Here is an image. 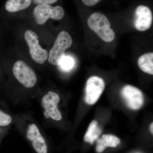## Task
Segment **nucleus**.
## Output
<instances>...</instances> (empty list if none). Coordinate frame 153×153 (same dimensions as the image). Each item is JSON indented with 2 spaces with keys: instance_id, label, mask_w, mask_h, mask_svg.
<instances>
[{
  "instance_id": "obj_1",
  "label": "nucleus",
  "mask_w": 153,
  "mask_h": 153,
  "mask_svg": "<svg viewBox=\"0 0 153 153\" xmlns=\"http://www.w3.org/2000/svg\"><path fill=\"white\" fill-rule=\"evenodd\" d=\"M87 25L103 41L110 42L114 40V31L111 28L109 20L103 14L99 13L91 14L88 19Z\"/></svg>"
},
{
  "instance_id": "obj_2",
  "label": "nucleus",
  "mask_w": 153,
  "mask_h": 153,
  "mask_svg": "<svg viewBox=\"0 0 153 153\" xmlns=\"http://www.w3.org/2000/svg\"><path fill=\"white\" fill-rule=\"evenodd\" d=\"M72 44V39L70 34L65 31L60 32L49 51L48 58L49 63L54 66L59 65L60 60L65 56V51Z\"/></svg>"
},
{
  "instance_id": "obj_3",
  "label": "nucleus",
  "mask_w": 153,
  "mask_h": 153,
  "mask_svg": "<svg viewBox=\"0 0 153 153\" xmlns=\"http://www.w3.org/2000/svg\"><path fill=\"white\" fill-rule=\"evenodd\" d=\"M13 72L15 78L20 84L27 88L35 86L38 80L35 71L26 62L18 60L13 67Z\"/></svg>"
},
{
  "instance_id": "obj_4",
  "label": "nucleus",
  "mask_w": 153,
  "mask_h": 153,
  "mask_svg": "<svg viewBox=\"0 0 153 153\" xmlns=\"http://www.w3.org/2000/svg\"><path fill=\"white\" fill-rule=\"evenodd\" d=\"M24 37L33 61L38 64H44L48 60L49 54L47 50L40 46L37 34L33 30H28L25 31Z\"/></svg>"
},
{
  "instance_id": "obj_5",
  "label": "nucleus",
  "mask_w": 153,
  "mask_h": 153,
  "mask_svg": "<svg viewBox=\"0 0 153 153\" xmlns=\"http://www.w3.org/2000/svg\"><path fill=\"white\" fill-rule=\"evenodd\" d=\"M64 10L62 7H52L49 4L38 5L34 9L33 15L35 22L37 25H43L51 19L60 20L64 16Z\"/></svg>"
},
{
  "instance_id": "obj_6",
  "label": "nucleus",
  "mask_w": 153,
  "mask_h": 153,
  "mask_svg": "<svg viewBox=\"0 0 153 153\" xmlns=\"http://www.w3.org/2000/svg\"><path fill=\"white\" fill-rule=\"evenodd\" d=\"M60 98L56 92L49 91L42 97L41 105L44 109V114L46 119L60 121L62 119L61 112L58 109V104Z\"/></svg>"
},
{
  "instance_id": "obj_7",
  "label": "nucleus",
  "mask_w": 153,
  "mask_h": 153,
  "mask_svg": "<svg viewBox=\"0 0 153 153\" xmlns=\"http://www.w3.org/2000/svg\"><path fill=\"white\" fill-rule=\"evenodd\" d=\"M105 87L104 80L101 77L96 76L89 77L85 86V102L91 105L95 103L103 92Z\"/></svg>"
},
{
  "instance_id": "obj_8",
  "label": "nucleus",
  "mask_w": 153,
  "mask_h": 153,
  "mask_svg": "<svg viewBox=\"0 0 153 153\" xmlns=\"http://www.w3.org/2000/svg\"><path fill=\"white\" fill-rule=\"evenodd\" d=\"M121 94L127 106L133 110H137L143 106L144 97L140 89L132 85H127L124 86Z\"/></svg>"
},
{
  "instance_id": "obj_9",
  "label": "nucleus",
  "mask_w": 153,
  "mask_h": 153,
  "mask_svg": "<svg viewBox=\"0 0 153 153\" xmlns=\"http://www.w3.org/2000/svg\"><path fill=\"white\" fill-rule=\"evenodd\" d=\"M153 21L152 11L146 6L137 7L135 12L134 26L138 31L144 32L151 27Z\"/></svg>"
},
{
  "instance_id": "obj_10",
  "label": "nucleus",
  "mask_w": 153,
  "mask_h": 153,
  "mask_svg": "<svg viewBox=\"0 0 153 153\" xmlns=\"http://www.w3.org/2000/svg\"><path fill=\"white\" fill-rule=\"evenodd\" d=\"M27 137L32 143L34 149L38 153H47L48 148L45 139L41 134L39 128L35 124L28 126Z\"/></svg>"
},
{
  "instance_id": "obj_11",
  "label": "nucleus",
  "mask_w": 153,
  "mask_h": 153,
  "mask_svg": "<svg viewBox=\"0 0 153 153\" xmlns=\"http://www.w3.org/2000/svg\"><path fill=\"white\" fill-rule=\"evenodd\" d=\"M120 143V139L115 136L104 134L97 140L96 151L97 153H101L106 148L116 147Z\"/></svg>"
},
{
  "instance_id": "obj_12",
  "label": "nucleus",
  "mask_w": 153,
  "mask_h": 153,
  "mask_svg": "<svg viewBox=\"0 0 153 153\" xmlns=\"http://www.w3.org/2000/svg\"><path fill=\"white\" fill-rule=\"evenodd\" d=\"M102 130L98 126L96 120L92 121L84 137L85 142L92 144L98 138L102 133Z\"/></svg>"
},
{
  "instance_id": "obj_13",
  "label": "nucleus",
  "mask_w": 153,
  "mask_h": 153,
  "mask_svg": "<svg viewBox=\"0 0 153 153\" xmlns=\"http://www.w3.org/2000/svg\"><path fill=\"white\" fill-rule=\"evenodd\" d=\"M31 3L32 0H7L5 8L10 13H16L27 8Z\"/></svg>"
},
{
  "instance_id": "obj_14",
  "label": "nucleus",
  "mask_w": 153,
  "mask_h": 153,
  "mask_svg": "<svg viewBox=\"0 0 153 153\" xmlns=\"http://www.w3.org/2000/svg\"><path fill=\"white\" fill-rule=\"evenodd\" d=\"M138 65L142 71L147 74H153V53H146L139 57Z\"/></svg>"
},
{
  "instance_id": "obj_15",
  "label": "nucleus",
  "mask_w": 153,
  "mask_h": 153,
  "mask_svg": "<svg viewBox=\"0 0 153 153\" xmlns=\"http://www.w3.org/2000/svg\"><path fill=\"white\" fill-rule=\"evenodd\" d=\"M74 65V61L71 57L64 56L60 60V63L61 68L64 70H68L73 68Z\"/></svg>"
},
{
  "instance_id": "obj_16",
  "label": "nucleus",
  "mask_w": 153,
  "mask_h": 153,
  "mask_svg": "<svg viewBox=\"0 0 153 153\" xmlns=\"http://www.w3.org/2000/svg\"><path fill=\"white\" fill-rule=\"evenodd\" d=\"M12 122V118L10 116L0 110V126H8Z\"/></svg>"
},
{
  "instance_id": "obj_17",
  "label": "nucleus",
  "mask_w": 153,
  "mask_h": 153,
  "mask_svg": "<svg viewBox=\"0 0 153 153\" xmlns=\"http://www.w3.org/2000/svg\"><path fill=\"white\" fill-rule=\"evenodd\" d=\"M58 0H33V3L35 4L39 5L43 4H54Z\"/></svg>"
},
{
  "instance_id": "obj_18",
  "label": "nucleus",
  "mask_w": 153,
  "mask_h": 153,
  "mask_svg": "<svg viewBox=\"0 0 153 153\" xmlns=\"http://www.w3.org/2000/svg\"><path fill=\"white\" fill-rule=\"evenodd\" d=\"M102 0H82V2L87 6H93L99 3Z\"/></svg>"
},
{
  "instance_id": "obj_19",
  "label": "nucleus",
  "mask_w": 153,
  "mask_h": 153,
  "mask_svg": "<svg viewBox=\"0 0 153 153\" xmlns=\"http://www.w3.org/2000/svg\"><path fill=\"white\" fill-rule=\"evenodd\" d=\"M153 123H151L150 126V131L151 133L152 134L153 133Z\"/></svg>"
}]
</instances>
